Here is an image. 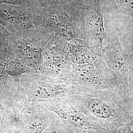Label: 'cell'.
Wrapping results in <instances>:
<instances>
[{"label": "cell", "instance_id": "cell-1", "mask_svg": "<svg viewBox=\"0 0 133 133\" xmlns=\"http://www.w3.org/2000/svg\"><path fill=\"white\" fill-rule=\"evenodd\" d=\"M118 89L72 95L69 101L95 123L107 130L133 124V116L124 109Z\"/></svg>", "mask_w": 133, "mask_h": 133}, {"label": "cell", "instance_id": "cell-2", "mask_svg": "<svg viewBox=\"0 0 133 133\" xmlns=\"http://www.w3.org/2000/svg\"><path fill=\"white\" fill-rule=\"evenodd\" d=\"M54 35L50 30L39 27L10 33V56L22 63L32 74H37L43 51Z\"/></svg>", "mask_w": 133, "mask_h": 133}, {"label": "cell", "instance_id": "cell-3", "mask_svg": "<svg viewBox=\"0 0 133 133\" xmlns=\"http://www.w3.org/2000/svg\"><path fill=\"white\" fill-rule=\"evenodd\" d=\"M16 82L26 103L51 101L85 93L67 78H52L28 73L22 75Z\"/></svg>", "mask_w": 133, "mask_h": 133}, {"label": "cell", "instance_id": "cell-4", "mask_svg": "<svg viewBox=\"0 0 133 133\" xmlns=\"http://www.w3.org/2000/svg\"><path fill=\"white\" fill-rule=\"evenodd\" d=\"M71 4L44 8H34L35 26L50 30L55 36L62 38L67 42L80 39Z\"/></svg>", "mask_w": 133, "mask_h": 133}, {"label": "cell", "instance_id": "cell-5", "mask_svg": "<svg viewBox=\"0 0 133 133\" xmlns=\"http://www.w3.org/2000/svg\"><path fill=\"white\" fill-rule=\"evenodd\" d=\"M66 78L85 93L111 89L118 90L109 68L100 57L89 63L74 67Z\"/></svg>", "mask_w": 133, "mask_h": 133}, {"label": "cell", "instance_id": "cell-6", "mask_svg": "<svg viewBox=\"0 0 133 133\" xmlns=\"http://www.w3.org/2000/svg\"><path fill=\"white\" fill-rule=\"evenodd\" d=\"M68 42L53 36L43 51L37 74L52 78H66L74 69L67 48Z\"/></svg>", "mask_w": 133, "mask_h": 133}, {"label": "cell", "instance_id": "cell-7", "mask_svg": "<svg viewBox=\"0 0 133 133\" xmlns=\"http://www.w3.org/2000/svg\"><path fill=\"white\" fill-rule=\"evenodd\" d=\"M39 102L57 115L65 125L69 133H105L107 131L72 104L68 97Z\"/></svg>", "mask_w": 133, "mask_h": 133}, {"label": "cell", "instance_id": "cell-8", "mask_svg": "<svg viewBox=\"0 0 133 133\" xmlns=\"http://www.w3.org/2000/svg\"><path fill=\"white\" fill-rule=\"evenodd\" d=\"M101 57L109 68L120 94L124 98L129 97L128 85L130 59L117 36H111L108 38L107 45L102 50Z\"/></svg>", "mask_w": 133, "mask_h": 133}, {"label": "cell", "instance_id": "cell-9", "mask_svg": "<svg viewBox=\"0 0 133 133\" xmlns=\"http://www.w3.org/2000/svg\"><path fill=\"white\" fill-rule=\"evenodd\" d=\"M0 25L10 33L36 27L33 5L29 1L19 5L0 4Z\"/></svg>", "mask_w": 133, "mask_h": 133}, {"label": "cell", "instance_id": "cell-10", "mask_svg": "<svg viewBox=\"0 0 133 133\" xmlns=\"http://www.w3.org/2000/svg\"><path fill=\"white\" fill-rule=\"evenodd\" d=\"M57 117L39 102L26 103L19 112L25 133H42L56 121Z\"/></svg>", "mask_w": 133, "mask_h": 133}, {"label": "cell", "instance_id": "cell-11", "mask_svg": "<svg viewBox=\"0 0 133 133\" xmlns=\"http://www.w3.org/2000/svg\"><path fill=\"white\" fill-rule=\"evenodd\" d=\"M26 103L18 90L16 82L12 78L0 84V122L3 123L19 117V112Z\"/></svg>", "mask_w": 133, "mask_h": 133}, {"label": "cell", "instance_id": "cell-12", "mask_svg": "<svg viewBox=\"0 0 133 133\" xmlns=\"http://www.w3.org/2000/svg\"><path fill=\"white\" fill-rule=\"evenodd\" d=\"M67 48L74 68L94 61L99 58L86 41L76 39L68 42Z\"/></svg>", "mask_w": 133, "mask_h": 133}, {"label": "cell", "instance_id": "cell-13", "mask_svg": "<svg viewBox=\"0 0 133 133\" xmlns=\"http://www.w3.org/2000/svg\"><path fill=\"white\" fill-rule=\"evenodd\" d=\"M3 63L6 72L15 82L25 74H32L29 69L14 57L10 56L9 59L3 60Z\"/></svg>", "mask_w": 133, "mask_h": 133}, {"label": "cell", "instance_id": "cell-14", "mask_svg": "<svg viewBox=\"0 0 133 133\" xmlns=\"http://www.w3.org/2000/svg\"><path fill=\"white\" fill-rule=\"evenodd\" d=\"M9 35L10 33L0 25V60H5L10 57Z\"/></svg>", "mask_w": 133, "mask_h": 133}, {"label": "cell", "instance_id": "cell-15", "mask_svg": "<svg viewBox=\"0 0 133 133\" xmlns=\"http://www.w3.org/2000/svg\"><path fill=\"white\" fill-rule=\"evenodd\" d=\"M0 133H25L19 117L3 123L0 122Z\"/></svg>", "mask_w": 133, "mask_h": 133}, {"label": "cell", "instance_id": "cell-16", "mask_svg": "<svg viewBox=\"0 0 133 133\" xmlns=\"http://www.w3.org/2000/svg\"><path fill=\"white\" fill-rule=\"evenodd\" d=\"M35 8H44L59 5L68 4L71 0H29Z\"/></svg>", "mask_w": 133, "mask_h": 133}, {"label": "cell", "instance_id": "cell-17", "mask_svg": "<svg viewBox=\"0 0 133 133\" xmlns=\"http://www.w3.org/2000/svg\"><path fill=\"white\" fill-rule=\"evenodd\" d=\"M42 133H69V132L65 125L58 116L56 121Z\"/></svg>", "mask_w": 133, "mask_h": 133}, {"label": "cell", "instance_id": "cell-18", "mask_svg": "<svg viewBox=\"0 0 133 133\" xmlns=\"http://www.w3.org/2000/svg\"><path fill=\"white\" fill-rule=\"evenodd\" d=\"M122 9L133 15V0H117Z\"/></svg>", "mask_w": 133, "mask_h": 133}, {"label": "cell", "instance_id": "cell-19", "mask_svg": "<svg viewBox=\"0 0 133 133\" xmlns=\"http://www.w3.org/2000/svg\"><path fill=\"white\" fill-rule=\"evenodd\" d=\"M133 124H130L118 127L110 130H107L105 133H130Z\"/></svg>", "mask_w": 133, "mask_h": 133}, {"label": "cell", "instance_id": "cell-20", "mask_svg": "<svg viewBox=\"0 0 133 133\" xmlns=\"http://www.w3.org/2000/svg\"><path fill=\"white\" fill-rule=\"evenodd\" d=\"M128 92L129 96L133 95V61L130 60L128 75Z\"/></svg>", "mask_w": 133, "mask_h": 133}, {"label": "cell", "instance_id": "cell-21", "mask_svg": "<svg viewBox=\"0 0 133 133\" xmlns=\"http://www.w3.org/2000/svg\"><path fill=\"white\" fill-rule=\"evenodd\" d=\"M29 0H0V4L6 5H19L23 4Z\"/></svg>", "mask_w": 133, "mask_h": 133}, {"label": "cell", "instance_id": "cell-22", "mask_svg": "<svg viewBox=\"0 0 133 133\" xmlns=\"http://www.w3.org/2000/svg\"><path fill=\"white\" fill-rule=\"evenodd\" d=\"M130 133H133V127H132V130H131V131Z\"/></svg>", "mask_w": 133, "mask_h": 133}, {"label": "cell", "instance_id": "cell-23", "mask_svg": "<svg viewBox=\"0 0 133 133\" xmlns=\"http://www.w3.org/2000/svg\"><path fill=\"white\" fill-rule=\"evenodd\" d=\"M132 97H133V95H132Z\"/></svg>", "mask_w": 133, "mask_h": 133}]
</instances>
